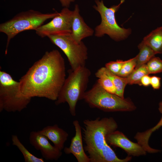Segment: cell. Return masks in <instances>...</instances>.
<instances>
[{"label":"cell","mask_w":162,"mask_h":162,"mask_svg":"<svg viewBox=\"0 0 162 162\" xmlns=\"http://www.w3.org/2000/svg\"><path fill=\"white\" fill-rule=\"evenodd\" d=\"M139 52L135 57L136 68L146 64L156 54L154 51L148 45L142 41L138 45Z\"/></svg>","instance_id":"ac0fdd59"},{"label":"cell","mask_w":162,"mask_h":162,"mask_svg":"<svg viewBox=\"0 0 162 162\" xmlns=\"http://www.w3.org/2000/svg\"><path fill=\"white\" fill-rule=\"evenodd\" d=\"M106 74L110 77L116 88V94L122 98L124 96L125 88L128 84L126 77H123L115 75L110 72L105 67H102Z\"/></svg>","instance_id":"d6986e66"},{"label":"cell","mask_w":162,"mask_h":162,"mask_svg":"<svg viewBox=\"0 0 162 162\" xmlns=\"http://www.w3.org/2000/svg\"><path fill=\"white\" fill-rule=\"evenodd\" d=\"M38 132L46 136L56 147L61 151L64 149V143L69 136L67 132L57 124L46 126Z\"/></svg>","instance_id":"5bb4252c"},{"label":"cell","mask_w":162,"mask_h":162,"mask_svg":"<svg viewBox=\"0 0 162 162\" xmlns=\"http://www.w3.org/2000/svg\"><path fill=\"white\" fill-rule=\"evenodd\" d=\"M29 139L30 144L36 149L40 151L43 158L46 160H57L62 154V151L52 146L48 139L38 131H31Z\"/></svg>","instance_id":"8fae6325"},{"label":"cell","mask_w":162,"mask_h":162,"mask_svg":"<svg viewBox=\"0 0 162 162\" xmlns=\"http://www.w3.org/2000/svg\"><path fill=\"white\" fill-rule=\"evenodd\" d=\"M105 139L108 144L124 150L128 156L139 157L145 155L147 152L138 143L130 140L122 132L115 130L106 136Z\"/></svg>","instance_id":"30bf717a"},{"label":"cell","mask_w":162,"mask_h":162,"mask_svg":"<svg viewBox=\"0 0 162 162\" xmlns=\"http://www.w3.org/2000/svg\"><path fill=\"white\" fill-rule=\"evenodd\" d=\"M160 77L156 76L151 77L150 85L154 89H158L160 88Z\"/></svg>","instance_id":"484cf974"},{"label":"cell","mask_w":162,"mask_h":162,"mask_svg":"<svg viewBox=\"0 0 162 162\" xmlns=\"http://www.w3.org/2000/svg\"><path fill=\"white\" fill-rule=\"evenodd\" d=\"M32 98L25 96L20 82L8 73L0 70V112H21L27 108Z\"/></svg>","instance_id":"52a82bcc"},{"label":"cell","mask_w":162,"mask_h":162,"mask_svg":"<svg viewBox=\"0 0 162 162\" xmlns=\"http://www.w3.org/2000/svg\"><path fill=\"white\" fill-rule=\"evenodd\" d=\"M149 74L146 64L136 68H135L132 73L126 77L128 84L130 85L137 84L141 86V80L142 77L146 75Z\"/></svg>","instance_id":"7402d4cb"},{"label":"cell","mask_w":162,"mask_h":162,"mask_svg":"<svg viewBox=\"0 0 162 162\" xmlns=\"http://www.w3.org/2000/svg\"><path fill=\"white\" fill-rule=\"evenodd\" d=\"M58 13H43L33 10L22 12L11 19L0 24V32L7 36L5 54L10 40L18 34L24 31L35 30L47 20L53 18Z\"/></svg>","instance_id":"277c9868"},{"label":"cell","mask_w":162,"mask_h":162,"mask_svg":"<svg viewBox=\"0 0 162 162\" xmlns=\"http://www.w3.org/2000/svg\"><path fill=\"white\" fill-rule=\"evenodd\" d=\"M158 109L162 114L161 117L158 122L152 128L143 132H137L134 136L137 142L147 152L149 153H156L161 151L159 149L152 148L149 145V140L152 133L162 127V101L159 104Z\"/></svg>","instance_id":"9a60e30c"},{"label":"cell","mask_w":162,"mask_h":162,"mask_svg":"<svg viewBox=\"0 0 162 162\" xmlns=\"http://www.w3.org/2000/svg\"><path fill=\"white\" fill-rule=\"evenodd\" d=\"M125 61L118 60L116 61H111L106 63L105 67L112 73L118 75Z\"/></svg>","instance_id":"d4e9b609"},{"label":"cell","mask_w":162,"mask_h":162,"mask_svg":"<svg viewBox=\"0 0 162 162\" xmlns=\"http://www.w3.org/2000/svg\"><path fill=\"white\" fill-rule=\"evenodd\" d=\"M73 16V10L64 7L51 21L37 28L36 33L42 38L51 35L71 34Z\"/></svg>","instance_id":"9c48e42d"},{"label":"cell","mask_w":162,"mask_h":162,"mask_svg":"<svg viewBox=\"0 0 162 162\" xmlns=\"http://www.w3.org/2000/svg\"><path fill=\"white\" fill-rule=\"evenodd\" d=\"M90 162H128L131 160V156H128L124 159L118 158L106 140L102 149L95 153L88 156Z\"/></svg>","instance_id":"2e32d148"},{"label":"cell","mask_w":162,"mask_h":162,"mask_svg":"<svg viewBox=\"0 0 162 162\" xmlns=\"http://www.w3.org/2000/svg\"><path fill=\"white\" fill-rule=\"evenodd\" d=\"M79 6L75 5L73 10V16L71 35L77 42L80 43L82 39L93 35L94 31L85 22L80 14Z\"/></svg>","instance_id":"4fadbf2b"},{"label":"cell","mask_w":162,"mask_h":162,"mask_svg":"<svg viewBox=\"0 0 162 162\" xmlns=\"http://www.w3.org/2000/svg\"><path fill=\"white\" fill-rule=\"evenodd\" d=\"M51 42L61 50L67 56L71 69L75 70L86 66L88 58V48L82 41L78 43L71 34L51 35L47 37Z\"/></svg>","instance_id":"ba28073f"},{"label":"cell","mask_w":162,"mask_h":162,"mask_svg":"<svg viewBox=\"0 0 162 162\" xmlns=\"http://www.w3.org/2000/svg\"><path fill=\"white\" fill-rule=\"evenodd\" d=\"M64 60L57 50L46 52L20 79L26 97L56 101L66 79Z\"/></svg>","instance_id":"6da1fadb"},{"label":"cell","mask_w":162,"mask_h":162,"mask_svg":"<svg viewBox=\"0 0 162 162\" xmlns=\"http://www.w3.org/2000/svg\"><path fill=\"white\" fill-rule=\"evenodd\" d=\"M68 76L55 101L56 105L68 103L70 113L76 115V108L77 101L82 99L86 91L91 73L86 66L80 67L75 70L68 71Z\"/></svg>","instance_id":"7a4b0ae2"},{"label":"cell","mask_w":162,"mask_h":162,"mask_svg":"<svg viewBox=\"0 0 162 162\" xmlns=\"http://www.w3.org/2000/svg\"><path fill=\"white\" fill-rule=\"evenodd\" d=\"M75 134L69 147H65L64 151L66 154H72L78 162H90V159L84 151L82 142L81 127L77 120L74 121Z\"/></svg>","instance_id":"7c38bea8"},{"label":"cell","mask_w":162,"mask_h":162,"mask_svg":"<svg viewBox=\"0 0 162 162\" xmlns=\"http://www.w3.org/2000/svg\"><path fill=\"white\" fill-rule=\"evenodd\" d=\"M161 148H162V140H161ZM162 151V150H161Z\"/></svg>","instance_id":"f1b7e54d"},{"label":"cell","mask_w":162,"mask_h":162,"mask_svg":"<svg viewBox=\"0 0 162 162\" xmlns=\"http://www.w3.org/2000/svg\"><path fill=\"white\" fill-rule=\"evenodd\" d=\"M95 75L98 79L97 80L104 89L109 92L116 94V89L112 81L102 68L97 71Z\"/></svg>","instance_id":"44dd1931"},{"label":"cell","mask_w":162,"mask_h":162,"mask_svg":"<svg viewBox=\"0 0 162 162\" xmlns=\"http://www.w3.org/2000/svg\"><path fill=\"white\" fill-rule=\"evenodd\" d=\"M146 64L149 74L162 72V60L159 57H153Z\"/></svg>","instance_id":"603a6c76"},{"label":"cell","mask_w":162,"mask_h":162,"mask_svg":"<svg viewBox=\"0 0 162 162\" xmlns=\"http://www.w3.org/2000/svg\"><path fill=\"white\" fill-rule=\"evenodd\" d=\"M12 144L16 146L22 154L25 162H44L42 158H38L30 153L20 140L16 135L11 136Z\"/></svg>","instance_id":"ffe728a7"},{"label":"cell","mask_w":162,"mask_h":162,"mask_svg":"<svg viewBox=\"0 0 162 162\" xmlns=\"http://www.w3.org/2000/svg\"><path fill=\"white\" fill-rule=\"evenodd\" d=\"M156 54L162 53V26L157 28L145 37L142 40Z\"/></svg>","instance_id":"e0dca14e"},{"label":"cell","mask_w":162,"mask_h":162,"mask_svg":"<svg viewBox=\"0 0 162 162\" xmlns=\"http://www.w3.org/2000/svg\"><path fill=\"white\" fill-rule=\"evenodd\" d=\"M135 57L126 61L122 69L117 75L123 77H126L129 75L134 70L136 66Z\"/></svg>","instance_id":"cb8c5ba5"},{"label":"cell","mask_w":162,"mask_h":162,"mask_svg":"<svg viewBox=\"0 0 162 162\" xmlns=\"http://www.w3.org/2000/svg\"><path fill=\"white\" fill-rule=\"evenodd\" d=\"M62 6L68 8L70 4L74 2L75 0H59Z\"/></svg>","instance_id":"83f0119b"},{"label":"cell","mask_w":162,"mask_h":162,"mask_svg":"<svg viewBox=\"0 0 162 162\" xmlns=\"http://www.w3.org/2000/svg\"><path fill=\"white\" fill-rule=\"evenodd\" d=\"M89 105L106 112H131L136 107L130 99L122 98L107 91L97 80L91 89L82 97Z\"/></svg>","instance_id":"3957f363"},{"label":"cell","mask_w":162,"mask_h":162,"mask_svg":"<svg viewBox=\"0 0 162 162\" xmlns=\"http://www.w3.org/2000/svg\"><path fill=\"white\" fill-rule=\"evenodd\" d=\"M124 1L121 0L118 4L108 8L105 6L103 0H95L96 5L93 7L99 13L101 18V23L94 29L95 36L101 37L106 34L114 40L119 41L125 40L131 34L130 28L120 27L116 18V13Z\"/></svg>","instance_id":"8992f818"},{"label":"cell","mask_w":162,"mask_h":162,"mask_svg":"<svg viewBox=\"0 0 162 162\" xmlns=\"http://www.w3.org/2000/svg\"><path fill=\"white\" fill-rule=\"evenodd\" d=\"M83 122L84 149L88 155L99 151L104 144L106 136L118 128L117 122L112 117H98L94 120L87 119Z\"/></svg>","instance_id":"5b68a950"},{"label":"cell","mask_w":162,"mask_h":162,"mask_svg":"<svg viewBox=\"0 0 162 162\" xmlns=\"http://www.w3.org/2000/svg\"><path fill=\"white\" fill-rule=\"evenodd\" d=\"M151 77L148 75H146L143 76L141 79V83L142 85L147 86L150 85Z\"/></svg>","instance_id":"4316f807"}]
</instances>
